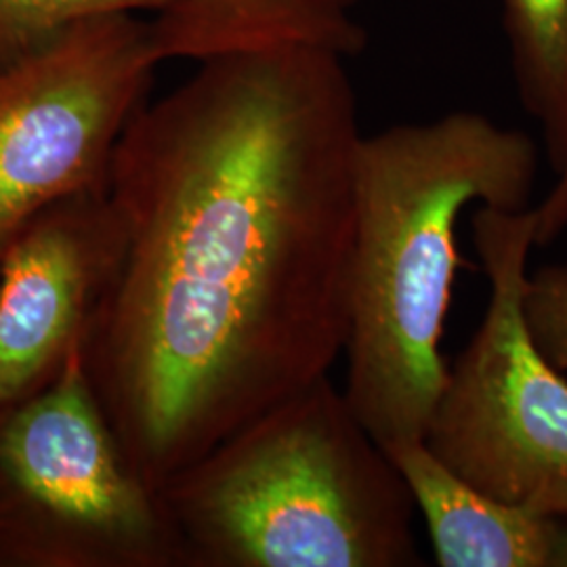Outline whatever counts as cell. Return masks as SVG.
Returning a JSON list of instances; mask_svg holds the SVG:
<instances>
[{
	"instance_id": "obj_2",
	"label": "cell",
	"mask_w": 567,
	"mask_h": 567,
	"mask_svg": "<svg viewBox=\"0 0 567 567\" xmlns=\"http://www.w3.org/2000/svg\"><path fill=\"white\" fill-rule=\"evenodd\" d=\"M536 171L532 137L477 112L362 137L344 395L377 444L425 442L446 383L463 210H527Z\"/></svg>"
},
{
	"instance_id": "obj_3",
	"label": "cell",
	"mask_w": 567,
	"mask_h": 567,
	"mask_svg": "<svg viewBox=\"0 0 567 567\" xmlns=\"http://www.w3.org/2000/svg\"><path fill=\"white\" fill-rule=\"evenodd\" d=\"M185 567H412L414 498L330 377L161 489Z\"/></svg>"
},
{
	"instance_id": "obj_10",
	"label": "cell",
	"mask_w": 567,
	"mask_h": 567,
	"mask_svg": "<svg viewBox=\"0 0 567 567\" xmlns=\"http://www.w3.org/2000/svg\"><path fill=\"white\" fill-rule=\"evenodd\" d=\"M519 97L543 128L553 173L567 171V0H501Z\"/></svg>"
},
{
	"instance_id": "obj_13",
	"label": "cell",
	"mask_w": 567,
	"mask_h": 567,
	"mask_svg": "<svg viewBox=\"0 0 567 567\" xmlns=\"http://www.w3.org/2000/svg\"><path fill=\"white\" fill-rule=\"evenodd\" d=\"M536 210V246L553 243L567 227V171Z\"/></svg>"
},
{
	"instance_id": "obj_14",
	"label": "cell",
	"mask_w": 567,
	"mask_h": 567,
	"mask_svg": "<svg viewBox=\"0 0 567 567\" xmlns=\"http://www.w3.org/2000/svg\"><path fill=\"white\" fill-rule=\"evenodd\" d=\"M553 567H567V517L561 519V532H559V543L555 550Z\"/></svg>"
},
{
	"instance_id": "obj_5",
	"label": "cell",
	"mask_w": 567,
	"mask_h": 567,
	"mask_svg": "<svg viewBox=\"0 0 567 567\" xmlns=\"http://www.w3.org/2000/svg\"><path fill=\"white\" fill-rule=\"evenodd\" d=\"M473 240L489 299L437 398L425 444L487 496L567 517V379L534 341L524 295L536 210L477 206Z\"/></svg>"
},
{
	"instance_id": "obj_1",
	"label": "cell",
	"mask_w": 567,
	"mask_h": 567,
	"mask_svg": "<svg viewBox=\"0 0 567 567\" xmlns=\"http://www.w3.org/2000/svg\"><path fill=\"white\" fill-rule=\"evenodd\" d=\"M343 61L311 47L200 61L116 145L126 250L82 358L156 492L344 353L364 133Z\"/></svg>"
},
{
	"instance_id": "obj_4",
	"label": "cell",
	"mask_w": 567,
	"mask_h": 567,
	"mask_svg": "<svg viewBox=\"0 0 567 567\" xmlns=\"http://www.w3.org/2000/svg\"><path fill=\"white\" fill-rule=\"evenodd\" d=\"M0 567H185L163 496L128 463L82 351L0 414Z\"/></svg>"
},
{
	"instance_id": "obj_9",
	"label": "cell",
	"mask_w": 567,
	"mask_h": 567,
	"mask_svg": "<svg viewBox=\"0 0 567 567\" xmlns=\"http://www.w3.org/2000/svg\"><path fill=\"white\" fill-rule=\"evenodd\" d=\"M362 0H168L150 16L158 55L206 61L244 51L311 47L349 58L364 47Z\"/></svg>"
},
{
	"instance_id": "obj_11",
	"label": "cell",
	"mask_w": 567,
	"mask_h": 567,
	"mask_svg": "<svg viewBox=\"0 0 567 567\" xmlns=\"http://www.w3.org/2000/svg\"><path fill=\"white\" fill-rule=\"evenodd\" d=\"M168 0H0V72L41 51L81 21L154 16Z\"/></svg>"
},
{
	"instance_id": "obj_8",
	"label": "cell",
	"mask_w": 567,
	"mask_h": 567,
	"mask_svg": "<svg viewBox=\"0 0 567 567\" xmlns=\"http://www.w3.org/2000/svg\"><path fill=\"white\" fill-rule=\"evenodd\" d=\"M425 517L442 567H553L561 519L511 507L471 486L425 442L383 447Z\"/></svg>"
},
{
	"instance_id": "obj_12",
	"label": "cell",
	"mask_w": 567,
	"mask_h": 567,
	"mask_svg": "<svg viewBox=\"0 0 567 567\" xmlns=\"http://www.w3.org/2000/svg\"><path fill=\"white\" fill-rule=\"evenodd\" d=\"M524 313L545 358L566 372L567 265H548L527 276Z\"/></svg>"
},
{
	"instance_id": "obj_6",
	"label": "cell",
	"mask_w": 567,
	"mask_h": 567,
	"mask_svg": "<svg viewBox=\"0 0 567 567\" xmlns=\"http://www.w3.org/2000/svg\"><path fill=\"white\" fill-rule=\"evenodd\" d=\"M158 63L150 18L114 13L0 72V259L44 208L107 187Z\"/></svg>"
},
{
	"instance_id": "obj_7",
	"label": "cell",
	"mask_w": 567,
	"mask_h": 567,
	"mask_svg": "<svg viewBox=\"0 0 567 567\" xmlns=\"http://www.w3.org/2000/svg\"><path fill=\"white\" fill-rule=\"evenodd\" d=\"M126 250L107 187L51 204L0 259V414L51 385L82 351Z\"/></svg>"
}]
</instances>
